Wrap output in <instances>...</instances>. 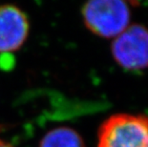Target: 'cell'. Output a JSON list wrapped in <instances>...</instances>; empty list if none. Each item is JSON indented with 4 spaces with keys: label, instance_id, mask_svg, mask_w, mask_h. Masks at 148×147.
I'll list each match as a JSON object with an SVG mask.
<instances>
[{
    "label": "cell",
    "instance_id": "1",
    "mask_svg": "<svg viewBox=\"0 0 148 147\" xmlns=\"http://www.w3.org/2000/svg\"><path fill=\"white\" fill-rule=\"evenodd\" d=\"M97 147H148V117L116 114L101 124Z\"/></svg>",
    "mask_w": 148,
    "mask_h": 147
},
{
    "label": "cell",
    "instance_id": "3",
    "mask_svg": "<svg viewBox=\"0 0 148 147\" xmlns=\"http://www.w3.org/2000/svg\"><path fill=\"white\" fill-rule=\"evenodd\" d=\"M112 55L119 66L128 72L148 68V29L140 24L128 26L112 43Z\"/></svg>",
    "mask_w": 148,
    "mask_h": 147
},
{
    "label": "cell",
    "instance_id": "2",
    "mask_svg": "<svg viewBox=\"0 0 148 147\" xmlns=\"http://www.w3.org/2000/svg\"><path fill=\"white\" fill-rule=\"evenodd\" d=\"M86 27L97 36L116 37L129 26L131 12L127 3L121 0H94L82 7Z\"/></svg>",
    "mask_w": 148,
    "mask_h": 147
},
{
    "label": "cell",
    "instance_id": "4",
    "mask_svg": "<svg viewBox=\"0 0 148 147\" xmlns=\"http://www.w3.org/2000/svg\"><path fill=\"white\" fill-rule=\"evenodd\" d=\"M29 20L23 11L14 5L0 6V54L16 51L29 34Z\"/></svg>",
    "mask_w": 148,
    "mask_h": 147
},
{
    "label": "cell",
    "instance_id": "7",
    "mask_svg": "<svg viewBox=\"0 0 148 147\" xmlns=\"http://www.w3.org/2000/svg\"><path fill=\"white\" fill-rule=\"evenodd\" d=\"M0 131H1V126H0Z\"/></svg>",
    "mask_w": 148,
    "mask_h": 147
},
{
    "label": "cell",
    "instance_id": "6",
    "mask_svg": "<svg viewBox=\"0 0 148 147\" xmlns=\"http://www.w3.org/2000/svg\"><path fill=\"white\" fill-rule=\"evenodd\" d=\"M0 147H14V146L7 142H4V140L0 139Z\"/></svg>",
    "mask_w": 148,
    "mask_h": 147
},
{
    "label": "cell",
    "instance_id": "5",
    "mask_svg": "<svg viewBox=\"0 0 148 147\" xmlns=\"http://www.w3.org/2000/svg\"><path fill=\"white\" fill-rule=\"evenodd\" d=\"M39 147H85L82 137L69 127L55 128L40 140Z\"/></svg>",
    "mask_w": 148,
    "mask_h": 147
}]
</instances>
